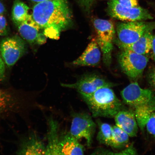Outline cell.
<instances>
[{
  "mask_svg": "<svg viewBox=\"0 0 155 155\" xmlns=\"http://www.w3.org/2000/svg\"><path fill=\"white\" fill-rule=\"evenodd\" d=\"M94 25L97 34V41L102 52L104 63L107 66H110L115 34L114 25L111 21L98 19L94 20Z\"/></svg>",
  "mask_w": 155,
  "mask_h": 155,
  "instance_id": "obj_3",
  "label": "cell"
},
{
  "mask_svg": "<svg viewBox=\"0 0 155 155\" xmlns=\"http://www.w3.org/2000/svg\"><path fill=\"white\" fill-rule=\"evenodd\" d=\"M26 44L18 36L6 38L0 43V53L5 63L12 66L26 52Z\"/></svg>",
  "mask_w": 155,
  "mask_h": 155,
  "instance_id": "obj_8",
  "label": "cell"
},
{
  "mask_svg": "<svg viewBox=\"0 0 155 155\" xmlns=\"http://www.w3.org/2000/svg\"><path fill=\"white\" fill-rule=\"evenodd\" d=\"M12 98L8 92L0 90V114L8 108L12 101Z\"/></svg>",
  "mask_w": 155,
  "mask_h": 155,
  "instance_id": "obj_22",
  "label": "cell"
},
{
  "mask_svg": "<svg viewBox=\"0 0 155 155\" xmlns=\"http://www.w3.org/2000/svg\"><path fill=\"white\" fill-rule=\"evenodd\" d=\"M118 60L123 72L133 80L142 75L149 61L146 55L126 50H123L120 53Z\"/></svg>",
  "mask_w": 155,
  "mask_h": 155,
  "instance_id": "obj_4",
  "label": "cell"
},
{
  "mask_svg": "<svg viewBox=\"0 0 155 155\" xmlns=\"http://www.w3.org/2000/svg\"><path fill=\"white\" fill-rule=\"evenodd\" d=\"M145 128L150 135L155 137V112L152 114L149 118Z\"/></svg>",
  "mask_w": 155,
  "mask_h": 155,
  "instance_id": "obj_23",
  "label": "cell"
},
{
  "mask_svg": "<svg viewBox=\"0 0 155 155\" xmlns=\"http://www.w3.org/2000/svg\"><path fill=\"white\" fill-rule=\"evenodd\" d=\"M114 118L116 125L125 131L130 137L137 136L139 127L134 112L126 109L121 110Z\"/></svg>",
  "mask_w": 155,
  "mask_h": 155,
  "instance_id": "obj_13",
  "label": "cell"
},
{
  "mask_svg": "<svg viewBox=\"0 0 155 155\" xmlns=\"http://www.w3.org/2000/svg\"><path fill=\"white\" fill-rule=\"evenodd\" d=\"M69 132L77 140L84 138L87 146H91L95 133L96 124L92 116L85 112L74 114Z\"/></svg>",
  "mask_w": 155,
  "mask_h": 155,
  "instance_id": "obj_6",
  "label": "cell"
},
{
  "mask_svg": "<svg viewBox=\"0 0 155 155\" xmlns=\"http://www.w3.org/2000/svg\"><path fill=\"white\" fill-rule=\"evenodd\" d=\"M5 12V8L2 3L0 1V14H4Z\"/></svg>",
  "mask_w": 155,
  "mask_h": 155,
  "instance_id": "obj_31",
  "label": "cell"
},
{
  "mask_svg": "<svg viewBox=\"0 0 155 155\" xmlns=\"http://www.w3.org/2000/svg\"><path fill=\"white\" fill-rule=\"evenodd\" d=\"M108 5V12L110 16L120 20L133 22L153 19L148 11L139 6L125 7L120 4L116 0H111Z\"/></svg>",
  "mask_w": 155,
  "mask_h": 155,
  "instance_id": "obj_7",
  "label": "cell"
},
{
  "mask_svg": "<svg viewBox=\"0 0 155 155\" xmlns=\"http://www.w3.org/2000/svg\"><path fill=\"white\" fill-rule=\"evenodd\" d=\"M147 79L149 84L155 90V68L150 70L147 76Z\"/></svg>",
  "mask_w": 155,
  "mask_h": 155,
  "instance_id": "obj_26",
  "label": "cell"
},
{
  "mask_svg": "<svg viewBox=\"0 0 155 155\" xmlns=\"http://www.w3.org/2000/svg\"><path fill=\"white\" fill-rule=\"evenodd\" d=\"M46 145L35 133L25 138L19 147L17 154L45 155Z\"/></svg>",
  "mask_w": 155,
  "mask_h": 155,
  "instance_id": "obj_14",
  "label": "cell"
},
{
  "mask_svg": "<svg viewBox=\"0 0 155 155\" xmlns=\"http://www.w3.org/2000/svg\"><path fill=\"white\" fill-rule=\"evenodd\" d=\"M120 4L125 7L133 8L139 6L137 0H116Z\"/></svg>",
  "mask_w": 155,
  "mask_h": 155,
  "instance_id": "obj_25",
  "label": "cell"
},
{
  "mask_svg": "<svg viewBox=\"0 0 155 155\" xmlns=\"http://www.w3.org/2000/svg\"><path fill=\"white\" fill-rule=\"evenodd\" d=\"M121 95L124 103L134 108L150 101L155 96L152 90L141 88L137 82L125 87Z\"/></svg>",
  "mask_w": 155,
  "mask_h": 155,
  "instance_id": "obj_10",
  "label": "cell"
},
{
  "mask_svg": "<svg viewBox=\"0 0 155 155\" xmlns=\"http://www.w3.org/2000/svg\"><path fill=\"white\" fill-rule=\"evenodd\" d=\"M85 150L84 147L69 132L61 135L59 155H83Z\"/></svg>",
  "mask_w": 155,
  "mask_h": 155,
  "instance_id": "obj_15",
  "label": "cell"
},
{
  "mask_svg": "<svg viewBox=\"0 0 155 155\" xmlns=\"http://www.w3.org/2000/svg\"><path fill=\"white\" fill-rule=\"evenodd\" d=\"M134 113L139 127L144 131L149 118L155 112V96L148 102L134 108Z\"/></svg>",
  "mask_w": 155,
  "mask_h": 155,
  "instance_id": "obj_18",
  "label": "cell"
},
{
  "mask_svg": "<svg viewBox=\"0 0 155 155\" xmlns=\"http://www.w3.org/2000/svg\"><path fill=\"white\" fill-rule=\"evenodd\" d=\"M112 147L115 149L124 148L128 144L129 136L120 128L115 125L112 126Z\"/></svg>",
  "mask_w": 155,
  "mask_h": 155,
  "instance_id": "obj_21",
  "label": "cell"
},
{
  "mask_svg": "<svg viewBox=\"0 0 155 155\" xmlns=\"http://www.w3.org/2000/svg\"><path fill=\"white\" fill-rule=\"evenodd\" d=\"M81 5L86 11H89L91 7L94 0H79Z\"/></svg>",
  "mask_w": 155,
  "mask_h": 155,
  "instance_id": "obj_29",
  "label": "cell"
},
{
  "mask_svg": "<svg viewBox=\"0 0 155 155\" xmlns=\"http://www.w3.org/2000/svg\"><path fill=\"white\" fill-rule=\"evenodd\" d=\"M61 86L65 88L74 89L81 94H90L104 87L112 88L115 86L114 83L95 74L83 75L77 82L73 84L61 83Z\"/></svg>",
  "mask_w": 155,
  "mask_h": 155,
  "instance_id": "obj_9",
  "label": "cell"
},
{
  "mask_svg": "<svg viewBox=\"0 0 155 155\" xmlns=\"http://www.w3.org/2000/svg\"><path fill=\"white\" fill-rule=\"evenodd\" d=\"M151 51H152L153 59L155 62V35H153V37Z\"/></svg>",
  "mask_w": 155,
  "mask_h": 155,
  "instance_id": "obj_30",
  "label": "cell"
},
{
  "mask_svg": "<svg viewBox=\"0 0 155 155\" xmlns=\"http://www.w3.org/2000/svg\"><path fill=\"white\" fill-rule=\"evenodd\" d=\"M48 134V144L45 155H59V145L61 135L57 122L53 118L49 120Z\"/></svg>",
  "mask_w": 155,
  "mask_h": 155,
  "instance_id": "obj_17",
  "label": "cell"
},
{
  "mask_svg": "<svg viewBox=\"0 0 155 155\" xmlns=\"http://www.w3.org/2000/svg\"><path fill=\"white\" fill-rule=\"evenodd\" d=\"M4 61L0 54V80L4 78L5 73V66Z\"/></svg>",
  "mask_w": 155,
  "mask_h": 155,
  "instance_id": "obj_28",
  "label": "cell"
},
{
  "mask_svg": "<svg viewBox=\"0 0 155 155\" xmlns=\"http://www.w3.org/2000/svg\"><path fill=\"white\" fill-rule=\"evenodd\" d=\"M116 154L121 155H135L137 154V151L135 150L133 144L129 145L125 150L121 151L119 153H117Z\"/></svg>",
  "mask_w": 155,
  "mask_h": 155,
  "instance_id": "obj_27",
  "label": "cell"
},
{
  "mask_svg": "<svg viewBox=\"0 0 155 155\" xmlns=\"http://www.w3.org/2000/svg\"><path fill=\"white\" fill-rule=\"evenodd\" d=\"M100 48L96 38L92 39L80 57L73 62V64L81 66H94L98 65L101 58Z\"/></svg>",
  "mask_w": 155,
  "mask_h": 155,
  "instance_id": "obj_12",
  "label": "cell"
},
{
  "mask_svg": "<svg viewBox=\"0 0 155 155\" xmlns=\"http://www.w3.org/2000/svg\"><path fill=\"white\" fill-rule=\"evenodd\" d=\"M17 27L21 36L29 43L41 45L46 42V37L39 32L41 28L34 20L32 15Z\"/></svg>",
  "mask_w": 155,
  "mask_h": 155,
  "instance_id": "obj_11",
  "label": "cell"
},
{
  "mask_svg": "<svg viewBox=\"0 0 155 155\" xmlns=\"http://www.w3.org/2000/svg\"><path fill=\"white\" fill-rule=\"evenodd\" d=\"M98 132L97 139L101 144L112 147V126L106 123H103L99 120H97Z\"/></svg>",
  "mask_w": 155,
  "mask_h": 155,
  "instance_id": "obj_20",
  "label": "cell"
},
{
  "mask_svg": "<svg viewBox=\"0 0 155 155\" xmlns=\"http://www.w3.org/2000/svg\"><path fill=\"white\" fill-rule=\"evenodd\" d=\"M33 18L46 38L58 40L61 32L70 26L72 14L65 0H47L36 3Z\"/></svg>",
  "mask_w": 155,
  "mask_h": 155,
  "instance_id": "obj_1",
  "label": "cell"
},
{
  "mask_svg": "<svg viewBox=\"0 0 155 155\" xmlns=\"http://www.w3.org/2000/svg\"><path fill=\"white\" fill-rule=\"evenodd\" d=\"M155 29V22L143 21L119 23L116 26L118 42L128 44L134 43L143 35Z\"/></svg>",
  "mask_w": 155,
  "mask_h": 155,
  "instance_id": "obj_5",
  "label": "cell"
},
{
  "mask_svg": "<svg viewBox=\"0 0 155 155\" xmlns=\"http://www.w3.org/2000/svg\"><path fill=\"white\" fill-rule=\"evenodd\" d=\"M29 1L37 3H38L41 2L47 1V0H29Z\"/></svg>",
  "mask_w": 155,
  "mask_h": 155,
  "instance_id": "obj_32",
  "label": "cell"
},
{
  "mask_svg": "<svg viewBox=\"0 0 155 155\" xmlns=\"http://www.w3.org/2000/svg\"><path fill=\"white\" fill-rule=\"evenodd\" d=\"M8 32L6 19L2 14H0V36L6 35Z\"/></svg>",
  "mask_w": 155,
  "mask_h": 155,
  "instance_id": "obj_24",
  "label": "cell"
},
{
  "mask_svg": "<svg viewBox=\"0 0 155 155\" xmlns=\"http://www.w3.org/2000/svg\"><path fill=\"white\" fill-rule=\"evenodd\" d=\"M153 31H149L133 43L128 44L118 42L119 46L123 50H129L134 53L146 55L150 53L152 49L153 35Z\"/></svg>",
  "mask_w": 155,
  "mask_h": 155,
  "instance_id": "obj_16",
  "label": "cell"
},
{
  "mask_svg": "<svg viewBox=\"0 0 155 155\" xmlns=\"http://www.w3.org/2000/svg\"><path fill=\"white\" fill-rule=\"evenodd\" d=\"M81 95L93 117L113 118L125 109L111 87H103L92 94Z\"/></svg>",
  "mask_w": 155,
  "mask_h": 155,
  "instance_id": "obj_2",
  "label": "cell"
},
{
  "mask_svg": "<svg viewBox=\"0 0 155 155\" xmlns=\"http://www.w3.org/2000/svg\"><path fill=\"white\" fill-rule=\"evenodd\" d=\"M31 15L30 8L26 4L19 0L15 2L12 16L13 22L16 26L24 22Z\"/></svg>",
  "mask_w": 155,
  "mask_h": 155,
  "instance_id": "obj_19",
  "label": "cell"
}]
</instances>
